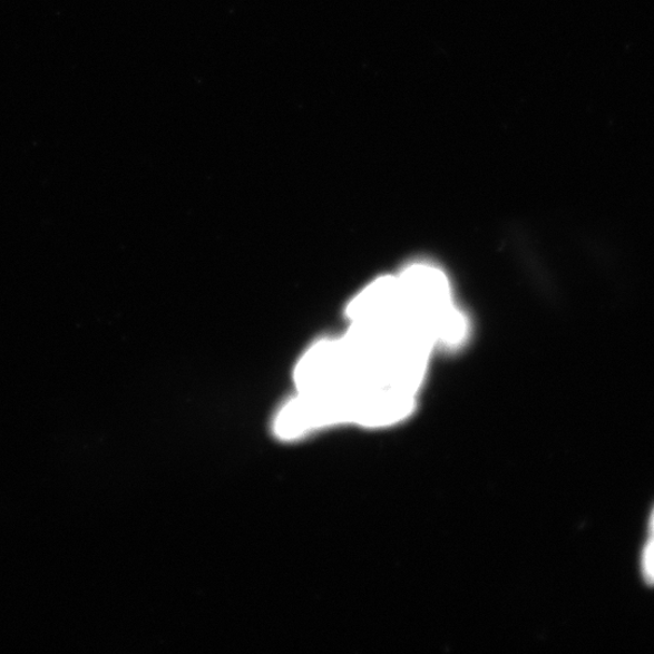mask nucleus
Returning <instances> with one entry per match:
<instances>
[{"label": "nucleus", "instance_id": "4", "mask_svg": "<svg viewBox=\"0 0 654 654\" xmlns=\"http://www.w3.org/2000/svg\"><path fill=\"white\" fill-rule=\"evenodd\" d=\"M643 570L647 584L654 586V536L650 537L644 553Z\"/></svg>", "mask_w": 654, "mask_h": 654}, {"label": "nucleus", "instance_id": "5", "mask_svg": "<svg viewBox=\"0 0 654 654\" xmlns=\"http://www.w3.org/2000/svg\"><path fill=\"white\" fill-rule=\"evenodd\" d=\"M650 534L654 536V510L652 513L651 523H650Z\"/></svg>", "mask_w": 654, "mask_h": 654}, {"label": "nucleus", "instance_id": "2", "mask_svg": "<svg viewBox=\"0 0 654 654\" xmlns=\"http://www.w3.org/2000/svg\"><path fill=\"white\" fill-rule=\"evenodd\" d=\"M294 382L297 393L353 399L365 396L342 339L322 340L312 344L297 361Z\"/></svg>", "mask_w": 654, "mask_h": 654}, {"label": "nucleus", "instance_id": "3", "mask_svg": "<svg viewBox=\"0 0 654 654\" xmlns=\"http://www.w3.org/2000/svg\"><path fill=\"white\" fill-rule=\"evenodd\" d=\"M351 323H383L407 316L398 276L384 275L361 290L346 305Z\"/></svg>", "mask_w": 654, "mask_h": 654}, {"label": "nucleus", "instance_id": "1", "mask_svg": "<svg viewBox=\"0 0 654 654\" xmlns=\"http://www.w3.org/2000/svg\"><path fill=\"white\" fill-rule=\"evenodd\" d=\"M398 281L408 318L435 345L465 342L467 318L456 308L447 274L430 264L414 263L398 275Z\"/></svg>", "mask_w": 654, "mask_h": 654}]
</instances>
